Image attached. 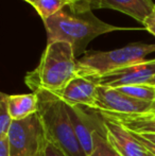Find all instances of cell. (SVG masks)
I'll return each instance as SVG.
<instances>
[{
    "label": "cell",
    "mask_w": 155,
    "mask_h": 156,
    "mask_svg": "<svg viewBox=\"0 0 155 156\" xmlns=\"http://www.w3.org/2000/svg\"><path fill=\"white\" fill-rule=\"evenodd\" d=\"M47 31L48 43L66 41L73 48L76 56L86 52L88 44L102 34L140 30L139 28H123L104 23L93 13L91 4L86 0H79L43 21Z\"/></svg>",
    "instance_id": "cell-1"
},
{
    "label": "cell",
    "mask_w": 155,
    "mask_h": 156,
    "mask_svg": "<svg viewBox=\"0 0 155 156\" xmlns=\"http://www.w3.org/2000/svg\"><path fill=\"white\" fill-rule=\"evenodd\" d=\"M78 76V60L72 46L66 41L48 43L37 67L28 72L25 83L32 90L61 91Z\"/></svg>",
    "instance_id": "cell-2"
},
{
    "label": "cell",
    "mask_w": 155,
    "mask_h": 156,
    "mask_svg": "<svg viewBox=\"0 0 155 156\" xmlns=\"http://www.w3.org/2000/svg\"><path fill=\"white\" fill-rule=\"evenodd\" d=\"M38 98V115L46 136L62 150L65 156H86L75 133L67 111V103L48 90L34 91Z\"/></svg>",
    "instance_id": "cell-3"
},
{
    "label": "cell",
    "mask_w": 155,
    "mask_h": 156,
    "mask_svg": "<svg viewBox=\"0 0 155 156\" xmlns=\"http://www.w3.org/2000/svg\"><path fill=\"white\" fill-rule=\"evenodd\" d=\"M155 52V44L133 43L111 51H86L78 60V76L95 79L145 61Z\"/></svg>",
    "instance_id": "cell-4"
},
{
    "label": "cell",
    "mask_w": 155,
    "mask_h": 156,
    "mask_svg": "<svg viewBox=\"0 0 155 156\" xmlns=\"http://www.w3.org/2000/svg\"><path fill=\"white\" fill-rule=\"evenodd\" d=\"M8 139L11 156H41L46 132L38 113L13 121Z\"/></svg>",
    "instance_id": "cell-5"
},
{
    "label": "cell",
    "mask_w": 155,
    "mask_h": 156,
    "mask_svg": "<svg viewBox=\"0 0 155 156\" xmlns=\"http://www.w3.org/2000/svg\"><path fill=\"white\" fill-rule=\"evenodd\" d=\"M91 109L102 113L136 115L155 112V102H148L131 98L116 88L98 86L97 98Z\"/></svg>",
    "instance_id": "cell-6"
},
{
    "label": "cell",
    "mask_w": 155,
    "mask_h": 156,
    "mask_svg": "<svg viewBox=\"0 0 155 156\" xmlns=\"http://www.w3.org/2000/svg\"><path fill=\"white\" fill-rule=\"evenodd\" d=\"M67 111L79 142L86 156H91L95 150V133H105L103 120L95 109L81 105L67 104Z\"/></svg>",
    "instance_id": "cell-7"
},
{
    "label": "cell",
    "mask_w": 155,
    "mask_h": 156,
    "mask_svg": "<svg viewBox=\"0 0 155 156\" xmlns=\"http://www.w3.org/2000/svg\"><path fill=\"white\" fill-rule=\"evenodd\" d=\"M155 76V58L145 60L126 67L104 74L99 78L90 79L99 86L118 88L129 85L148 84Z\"/></svg>",
    "instance_id": "cell-8"
},
{
    "label": "cell",
    "mask_w": 155,
    "mask_h": 156,
    "mask_svg": "<svg viewBox=\"0 0 155 156\" xmlns=\"http://www.w3.org/2000/svg\"><path fill=\"white\" fill-rule=\"evenodd\" d=\"M100 116L105 126L106 139L120 154L122 156H147V150L135 139L129 129L115 120L101 114Z\"/></svg>",
    "instance_id": "cell-9"
},
{
    "label": "cell",
    "mask_w": 155,
    "mask_h": 156,
    "mask_svg": "<svg viewBox=\"0 0 155 156\" xmlns=\"http://www.w3.org/2000/svg\"><path fill=\"white\" fill-rule=\"evenodd\" d=\"M98 86L99 85L95 81L77 76L56 94L69 105H81L93 108L97 98Z\"/></svg>",
    "instance_id": "cell-10"
},
{
    "label": "cell",
    "mask_w": 155,
    "mask_h": 156,
    "mask_svg": "<svg viewBox=\"0 0 155 156\" xmlns=\"http://www.w3.org/2000/svg\"><path fill=\"white\" fill-rule=\"evenodd\" d=\"M91 8L119 11L143 23L155 8V3L153 0H93Z\"/></svg>",
    "instance_id": "cell-11"
},
{
    "label": "cell",
    "mask_w": 155,
    "mask_h": 156,
    "mask_svg": "<svg viewBox=\"0 0 155 156\" xmlns=\"http://www.w3.org/2000/svg\"><path fill=\"white\" fill-rule=\"evenodd\" d=\"M99 113L110 119L119 122L126 129L133 133L155 134V112L136 114V115H121V114L102 113V112Z\"/></svg>",
    "instance_id": "cell-12"
},
{
    "label": "cell",
    "mask_w": 155,
    "mask_h": 156,
    "mask_svg": "<svg viewBox=\"0 0 155 156\" xmlns=\"http://www.w3.org/2000/svg\"><path fill=\"white\" fill-rule=\"evenodd\" d=\"M8 106L13 121L25 119L38 112L37 94L35 93L9 94Z\"/></svg>",
    "instance_id": "cell-13"
},
{
    "label": "cell",
    "mask_w": 155,
    "mask_h": 156,
    "mask_svg": "<svg viewBox=\"0 0 155 156\" xmlns=\"http://www.w3.org/2000/svg\"><path fill=\"white\" fill-rule=\"evenodd\" d=\"M76 1L79 0H35L33 8L44 21Z\"/></svg>",
    "instance_id": "cell-14"
},
{
    "label": "cell",
    "mask_w": 155,
    "mask_h": 156,
    "mask_svg": "<svg viewBox=\"0 0 155 156\" xmlns=\"http://www.w3.org/2000/svg\"><path fill=\"white\" fill-rule=\"evenodd\" d=\"M120 93L126 94L131 98L148 102H155V87L148 84L129 85L116 88Z\"/></svg>",
    "instance_id": "cell-15"
},
{
    "label": "cell",
    "mask_w": 155,
    "mask_h": 156,
    "mask_svg": "<svg viewBox=\"0 0 155 156\" xmlns=\"http://www.w3.org/2000/svg\"><path fill=\"white\" fill-rule=\"evenodd\" d=\"M105 133H95V150L91 156H122L119 152L108 142Z\"/></svg>",
    "instance_id": "cell-16"
},
{
    "label": "cell",
    "mask_w": 155,
    "mask_h": 156,
    "mask_svg": "<svg viewBox=\"0 0 155 156\" xmlns=\"http://www.w3.org/2000/svg\"><path fill=\"white\" fill-rule=\"evenodd\" d=\"M9 94H0V138L8 137V133L13 123V119L10 115L8 106Z\"/></svg>",
    "instance_id": "cell-17"
},
{
    "label": "cell",
    "mask_w": 155,
    "mask_h": 156,
    "mask_svg": "<svg viewBox=\"0 0 155 156\" xmlns=\"http://www.w3.org/2000/svg\"><path fill=\"white\" fill-rule=\"evenodd\" d=\"M41 156H65V154L55 144H53L51 140L48 139L46 136V140Z\"/></svg>",
    "instance_id": "cell-18"
},
{
    "label": "cell",
    "mask_w": 155,
    "mask_h": 156,
    "mask_svg": "<svg viewBox=\"0 0 155 156\" xmlns=\"http://www.w3.org/2000/svg\"><path fill=\"white\" fill-rule=\"evenodd\" d=\"M132 133V135L134 136V138L137 140V141L139 142V144H141V146L143 147V148L146 149V150L148 151L149 153H151V154L155 155V144H152L151 141H149L148 139H146L145 137H143V136L140 135V134H136V133H133V132H131Z\"/></svg>",
    "instance_id": "cell-19"
},
{
    "label": "cell",
    "mask_w": 155,
    "mask_h": 156,
    "mask_svg": "<svg viewBox=\"0 0 155 156\" xmlns=\"http://www.w3.org/2000/svg\"><path fill=\"white\" fill-rule=\"evenodd\" d=\"M143 29H146L148 32L155 36V8L151 12V14L146 18V20L143 21Z\"/></svg>",
    "instance_id": "cell-20"
},
{
    "label": "cell",
    "mask_w": 155,
    "mask_h": 156,
    "mask_svg": "<svg viewBox=\"0 0 155 156\" xmlns=\"http://www.w3.org/2000/svg\"><path fill=\"white\" fill-rule=\"evenodd\" d=\"M0 156H11L8 137L0 138Z\"/></svg>",
    "instance_id": "cell-21"
},
{
    "label": "cell",
    "mask_w": 155,
    "mask_h": 156,
    "mask_svg": "<svg viewBox=\"0 0 155 156\" xmlns=\"http://www.w3.org/2000/svg\"><path fill=\"white\" fill-rule=\"evenodd\" d=\"M143 137H145L146 139H148L149 141H151L152 144H155V134H140Z\"/></svg>",
    "instance_id": "cell-22"
},
{
    "label": "cell",
    "mask_w": 155,
    "mask_h": 156,
    "mask_svg": "<svg viewBox=\"0 0 155 156\" xmlns=\"http://www.w3.org/2000/svg\"><path fill=\"white\" fill-rule=\"evenodd\" d=\"M148 85H151V86L155 87V76H153V78L151 79V80L149 81V83H148Z\"/></svg>",
    "instance_id": "cell-23"
},
{
    "label": "cell",
    "mask_w": 155,
    "mask_h": 156,
    "mask_svg": "<svg viewBox=\"0 0 155 156\" xmlns=\"http://www.w3.org/2000/svg\"><path fill=\"white\" fill-rule=\"evenodd\" d=\"M25 1H27L29 4H31L32 6H33V4H34V2H35V0H25Z\"/></svg>",
    "instance_id": "cell-24"
},
{
    "label": "cell",
    "mask_w": 155,
    "mask_h": 156,
    "mask_svg": "<svg viewBox=\"0 0 155 156\" xmlns=\"http://www.w3.org/2000/svg\"><path fill=\"white\" fill-rule=\"evenodd\" d=\"M147 152H148V151H147ZM147 156H155V155H153V154H151V153H149V152H148Z\"/></svg>",
    "instance_id": "cell-25"
},
{
    "label": "cell",
    "mask_w": 155,
    "mask_h": 156,
    "mask_svg": "<svg viewBox=\"0 0 155 156\" xmlns=\"http://www.w3.org/2000/svg\"><path fill=\"white\" fill-rule=\"evenodd\" d=\"M86 1H88L90 4H93V0H86Z\"/></svg>",
    "instance_id": "cell-26"
}]
</instances>
